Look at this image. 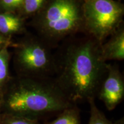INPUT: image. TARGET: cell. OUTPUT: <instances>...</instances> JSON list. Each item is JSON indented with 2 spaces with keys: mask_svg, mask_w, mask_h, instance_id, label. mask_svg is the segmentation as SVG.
I'll return each instance as SVG.
<instances>
[{
  "mask_svg": "<svg viewBox=\"0 0 124 124\" xmlns=\"http://www.w3.org/2000/svg\"><path fill=\"white\" fill-rule=\"evenodd\" d=\"M108 40L101 44L102 58L105 62L124 59V27L122 24L108 38Z\"/></svg>",
  "mask_w": 124,
  "mask_h": 124,
  "instance_id": "52a82bcc",
  "label": "cell"
},
{
  "mask_svg": "<svg viewBox=\"0 0 124 124\" xmlns=\"http://www.w3.org/2000/svg\"><path fill=\"white\" fill-rule=\"evenodd\" d=\"M63 41L55 54L54 80L74 104L95 99L108 71L101 44L86 33Z\"/></svg>",
  "mask_w": 124,
  "mask_h": 124,
  "instance_id": "6da1fadb",
  "label": "cell"
},
{
  "mask_svg": "<svg viewBox=\"0 0 124 124\" xmlns=\"http://www.w3.org/2000/svg\"><path fill=\"white\" fill-rule=\"evenodd\" d=\"M9 43V41L7 37H5L4 36L0 34V48L4 46L5 45Z\"/></svg>",
  "mask_w": 124,
  "mask_h": 124,
  "instance_id": "9a60e30c",
  "label": "cell"
},
{
  "mask_svg": "<svg viewBox=\"0 0 124 124\" xmlns=\"http://www.w3.org/2000/svg\"><path fill=\"white\" fill-rule=\"evenodd\" d=\"M23 0H0V7L5 12L15 13L19 10Z\"/></svg>",
  "mask_w": 124,
  "mask_h": 124,
  "instance_id": "5bb4252c",
  "label": "cell"
},
{
  "mask_svg": "<svg viewBox=\"0 0 124 124\" xmlns=\"http://www.w3.org/2000/svg\"><path fill=\"white\" fill-rule=\"evenodd\" d=\"M83 3L78 0H46L32 17L37 35L54 48L66 39L85 33Z\"/></svg>",
  "mask_w": 124,
  "mask_h": 124,
  "instance_id": "3957f363",
  "label": "cell"
},
{
  "mask_svg": "<svg viewBox=\"0 0 124 124\" xmlns=\"http://www.w3.org/2000/svg\"><path fill=\"white\" fill-rule=\"evenodd\" d=\"M82 1H83V2H85V1H87V0H82Z\"/></svg>",
  "mask_w": 124,
  "mask_h": 124,
  "instance_id": "e0dca14e",
  "label": "cell"
},
{
  "mask_svg": "<svg viewBox=\"0 0 124 124\" xmlns=\"http://www.w3.org/2000/svg\"><path fill=\"white\" fill-rule=\"evenodd\" d=\"M45 124H82L80 108L77 104H74L63 110L55 120Z\"/></svg>",
  "mask_w": 124,
  "mask_h": 124,
  "instance_id": "30bf717a",
  "label": "cell"
},
{
  "mask_svg": "<svg viewBox=\"0 0 124 124\" xmlns=\"http://www.w3.org/2000/svg\"><path fill=\"white\" fill-rule=\"evenodd\" d=\"M0 124H40L39 121L32 120L10 113H0Z\"/></svg>",
  "mask_w": 124,
  "mask_h": 124,
  "instance_id": "4fadbf2b",
  "label": "cell"
},
{
  "mask_svg": "<svg viewBox=\"0 0 124 124\" xmlns=\"http://www.w3.org/2000/svg\"><path fill=\"white\" fill-rule=\"evenodd\" d=\"M52 46L37 35L20 44L16 59L21 77L37 78H53L55 74V54Z\"/></svg>",
  "mask_w": 124,
  "mask_h": 124,
  "instance_id": "5b68a950",
  "label": "cell"
},
{
  "mask_svg": "<svg viewBox=\"0 0 124 124\" xmlns=\"http://www.w3.org/2000/svg\"><path fill=\"white\" fill-rule=\"evenodd\" d=\"M74 105L68 100L54 78L20 77L9 82L1 102V112L39 121L58 116Z\"/></svg>",
  "mask_w": 124,
  "mask_h": 124,
  "instance_id": "7a4b0ae2",
  "label": "cell"
},
{
  "mask_svg": "<svg viewBox=\"0 0 124 124\" xmlns=\"http://www.w3.org/2000/svg\"><path fill=\"white\" fill-rule=\"evenodd\" d=\"M83 14L85 33L103 44L123 24L124 7L114 0H87Z\"/></svg>",
  "mask_w": 124,
  "mask_h": 124,
  "instance_id": "277c9868",
  "label": "cell"
},
{
  "mask_svg": "<svg viewBox=\"0 0 124 124\" xmlns=\"http://www.w3.org/2000/svg\"><path fill=\"white\" fill-rule=\"evenodd\" d=\"M24 27V18L12 12L0 13V34L5 37L21 32Z\"/></svg>",
  "mask_w": 124,
  "mask_h": 124,
  "instance_id": "ba28073f",
  "label": "cell"
},
{
  "mask_svg": "<svg viewBox=\"0 0 124 124\" xmlns=\"http://www.w3.org/2000/svg\"><path fill=\"white\" fill-rule=\"evenodd\" d=\"M108 111H112L123 101L124 79L117 65L108 64V71L98 93Z\"/></svg>",
  "mask_w": 124,
  "mask_h": 124,
  "instance_id": "8992f818",
  "label": "cell"
},
{
  "mask_svg": "<svg viewBox=\"0 0 124 124\" xmlns=\"http://www.w3.org/2000/svg\"><path fill=\"white\" fill-rule=\"evenodd\" d=\"M46 0H23L19 9L23 15V17H33L42 9Z\"/></svg>",
  "mask_w": 124,
  "mask_h": 124,
  "instance_id": "7c38bea8",
  "label": "cell"
},
{
  "mask_svg": "<svg viewBox=\"0 0 124 124\" xmlns=\"http://www.w3.org/2000/svg\"><path fill=\"white\" fill-rule=\"evenodd\" d=\"M9 44V43L5 45L0 48V101L1 102L10 81L9 71L10 58L8 51Z\"/></svg>",
  "mask_w": 124,
  "mask_h": 124,
  "instance_id": "9c48e42d",
  "label": "cell"
},
{
  "mask_svg": "<svg viewBox=\"0 0 124 124\" xmlns=\"http://www.w3.org/2000/svg\"><path fill=\"white\" fill-rule=\"evenodd\" d=\"M1 112V102L0 101V113Z\"/></svg>",
  "mask_w": 124,
  "mask_h": 124,
  "instance_id": "2e32d148",
  "label": "cell"
},
{
  "mask_svg": "<svg viewBox=\"0 0 124 124\" xmlns=\"http://www.w3.org/2000/svg\"><path fill=\"white\" fill-rule=\"evenodd\" d=\"M90 105V117L89 124H124V119L113 121L108 120L105 114L98 108L95 99L88 100Z\"/></svg>",
  "mask_w": 124,
  "mask_h": 124,
  "instance_id": "8fae6325",
  "label": "cell"
}]
</instances>
